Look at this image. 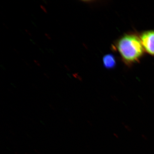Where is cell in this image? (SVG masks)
Returning a JSON list of instances; mask_svg holds the SVG:
<instances>
[{"mask_svg": "<svg viewBox=\"0 0 154 154\" xmlns=\"http://www.w3.org/2000/svg\"><path fill=\"white\" fill-rule=\"evenodd\" d=\"M139 36L145 52L154 57V30L143 31Z\"/></svg>", "mask_w": 154, "mask_h": 154, "instance_id": "7a4b0ae2", "label": "cell"}, {"mask_svg": "<svg viewBox=\"0 0 154 154\" xmlns=\"http://www.w3.org/2000/svg\"><path fill=\"white\" fill-rule=\"evenodd\" d=\"M113 48L118 53L122 62L129 66L139 62L145 52L139 34L134 32L122 35L116 41Z\"/></svg>", "mask_w": 154, "mask_h": 154, "instance_id": "6da1fadb", "label": "cell"}, {"mask_svg": "<svg viewBox=\"0 0 154 154\" xmlns=\"http://www.w3.org/2000/svg\"><path fill=\"white\" fill-rule=\"evenodd\" d=\"M103 64L105 68L113 69L116 65V60L113 54H106L103 57Z\"/></svg>", "mask_w": 154, "mask_h": 154, "instance_id": "3957f363", "label": "cell"}]
</instances>
